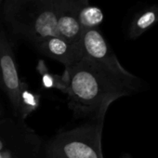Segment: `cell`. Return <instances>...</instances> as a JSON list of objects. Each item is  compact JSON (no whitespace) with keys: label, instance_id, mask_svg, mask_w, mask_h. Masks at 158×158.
<instances>
[{"label":"cell","instance_id":"obj_1","mask_svg":"<svg viewBox=\"0 0 158 158\" xmlns=\"http://www.w3.org/2000/svg\"><path fill=\"white\" fill-rule=\"evenodd\" d=\"M68 106L78 118L104 121L110 104L139 90L140 80L122 75L86 57L66 68L62 76Z\"/></svg>","mask_w":158,"mask_h":158},{"label":"cell","instance_id":"obj_2","mask_svg":"<svg viewBox=\"0 0 158 158\" xmlns=\"http://www.w3.org/2000/svg\"><path fill=\"white\" fill-rule=\"evenodd\" d=\"M4 19L15 35L33 45L48 36H59L54 0H6Z\"/></svg>","mask_w":158,"mask_h":158},{"label":"cell","instance_id":"obj_3","mask_svg":"<svg viewBox=\"0 0 158 158\" xmlns=\"http://www.w3.org/2000/svg\"><path fill=\"white\" fill-rule=\"evenodd\" d=\"M103 121H91L61 131L44 146V157L103 158L102 132Z\"/></svg>","mask_w":158,"mask_h":158},{"label":"cell","instance_id":"obj_4","mask_svg":"<svg viewBox=\"0 0 158 158\" xmlns=\"http://www.w3.org/2000/svg\"><path fill=\"white\" fill-rule=\"evenodd\" d=\"M27 88L19 76L11 43L0 29V89L8 97L17 118L22 120H24L23 99Z\"/></svg>","mask_w":158,"mask_h":158},{"label":"cell","instance_id":"obj_5","mask_svg":"<svg viewBox=\"0 0 158 158\" xmlns=\"http://www.w3.org/2000/svg\"><path fill=\"white\" fill-rule=\"evenodd\" d=\"M81 49L83 57L102 63L119 74L126 76L132 74L121 65L99 28L83 32L81 38Z\"/></svg>","mask_w":158,"mask_h":158},{"label":"cell","instance_id":"obj_6","mask_svg":"<svg viewBox=\"0 0 158 158\" xmlns=\"http://www.w3.org/2000/svg\"><path fill=\"white\" fill-rule=\"evenodd\" d=\"M58 34L74 47H81L83 32L76 19L77 0H54Z\"/></svg>","mask_w":158,"mask_h":158},{"label":"cell","instance_id":"obj_7","mask_svg":"<svg viewBox=\"0 0 158 158\" xmlns=\"http://www.w3.org/2000/svg\"><path fill=\"white\" fill-rule=\"evenodd\" d=\"M34 46L43 55L62 63L65 69L75 64L83 57L81 47H74L59 36L42 38Z\"/></svg>","mask_w":158,"mask_h":158},{"label":"cell","instance_id":"obj_8","mask_svg":"<svg viewBox=\"0 0 158 158\" xmlns=\"http://www.w3.org/2000/svg\"><path fill=\"white\" fill-rule=\"evenodd\" d=\"M24 120L3 117L0 119V151L23 145L24 143L39 139Z\"/></svg>","mask_w":158,"mask_h":158},{"label":"cell","instance_id":"obj_9","mask_svg":"<svg viewBox=\"0 0 158 158\" xmlns=\"http://www.w3.org/2000/svg\"><path fill=\"white\" fill-rule=\"evenodd\" d=\"M157 23L158 5L148 7L134 16L128 27L127 35L130 39H136Z\"/></svg>","mask_w":158,"mask_h":158},{"label":"cell","instance_id":"obj_10","mask_svg":"<svg viewBox=\"0 0 158 158\" xmlns=\"http://www.w3.org/2000/svg\"><path fill=\"white\" fill-rule=\"evenodd\" d=\"M76 19L82 32L90 29H98L103 22L104 16L102 10L89 3H81L77 0Z\"/></svg>","mask_w":158,"mask_h":158},{"label":"cell","instance_id":"obj_11","mask_svg":"<svg viewBox=\"0 0 158 158\" xmlns=\"http://www.w3.org/2000/svg\"><path fill=\"white\" fill-rule=\"evenodd\" d=\"M44 146L41 138L20 146L0 151V158H41Z\"/></svg>","mask_w":158,"mask_h":158},{"label":"cell","instance_id":"obj_12","mask_svg":"<svg viewBox=\"0 0 158 158\" xmlns=\"http://www.w3.org/2000/svg\"><path fill=\"white\" fill-rule=\"evenodd\" d=\"M4 115H5V110H4L3 106L1 105V103H0V119L3 118Z\"/></svg>","mask_w":158,"mask_h":158},{"label":"cell","instance_id":"obj_13","mask_svg":"<svg viewBox=\"0 0 158 158\" xmlns=\"http://www.w3.org/2000/svg\"><path fill=\"white\" fill-rule=\"evenodd\" d=\"M79 2H81V3H85V4H88L89 3V0H78Z\"/></svg>","mask_w":158,"mask_h":158},{"label":"cell","instance_id":"obj_14","mask_svg":"<svg viewBox=\"0 0 158 158\" xmlns=\"http://www.w3.org/2000/svg\"><path fill=\"white\" fill-rule=\"evenodd\" d=\"M45 158H58V157H45Z\"/></svg>","mask_w":158,"mask_h":158},{"label":"cell","instance_id":"obj_15","mask_svg":"<svg viewBox=\"0 0 158 158\" xmlns=\"http://www.w3.org/2000/svg\"><path fill=\"white\" fill-rule=\"evenodd\" d=\"M0 2H1V0H0Z\"/></svg>","mask_w":158,"mask_h":158}]
</instances>
